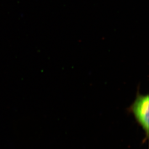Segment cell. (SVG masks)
<instances>
[{
	"label": "cell",
	"mask_w": 149,
	"mask_h": 149,
	"mask_svg": "<svg viewBox=\"0 0 149 149\" xmlns=\"http://www.w3.org/2000/svg\"><path fill=\"white\" fill-rule=\"evenodd\" d=\"M129 112L133 114L137 122L143 129L146 139L149 133V97L148 95H143L138 90L136 97L133 103L129 107Z\"/></svg>",
	"instance_id": "cell-1"
}]
</instances>
